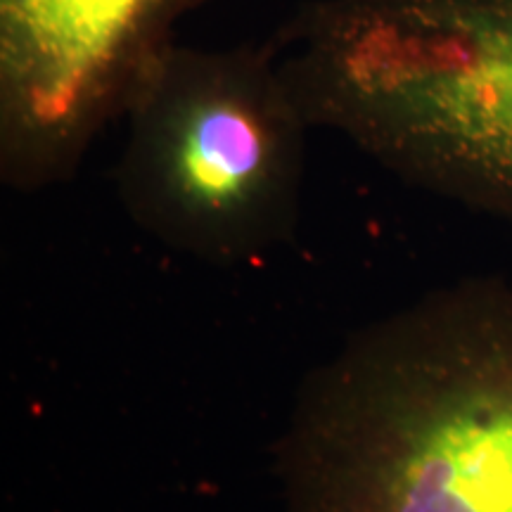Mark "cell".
<instances>
[{"label": "cell", "instance_id": "2", "mask_svg": "<svg viewBox=\"0 0 512 512\" xmlns=\"http://www.w3.org/2000/svg\"><path fill=\"white\" fill-rule=\"evenodd\" d=\"M268 46L311 126L512 223V0H313Z\"/></svg>", "mask_w": 512, "mask_h": 512}, {"label": "cell", "instance_id": "4", "mask_svg": "<svg viewBox=\"0 0 512 512\" xmlns=\"http://www.w3.org/2000/svg\"><path fill=\"white\" fill-rule=\"evenodd\" d=\"M202 0H0V174L60 183Z\"/></svg>", "mask_w": 512, "mask_h": 512}, {"label": "cell", "instance_id": "1", "mask_svg": "<svg viewBox=\"0 0 512 512\" xmlns=\"http://www.w3.org/2000/svg\"><path fill=\"white\" fill-rule=\"evenodd\" d=\"M285 467L299 512H512V285L363 332L306 392Z\"/></svg>", "mask_w": 512, "mask_h": 512}, {"label": "cell", "instance_id": "3", "mask_svg": "<svg viewBox=\"0 0 512 512\" xmlns=\"http://www.w3.org/2000/svg\"><path fill=\"white\" fill-rule=\"evenodd\" d=\"M121 119V200L159 240L235 264L290 238L311 124L268 43L176 41Z\"/></svg>", "mask_w": 512, "mask_h": 512}]
</instances>
